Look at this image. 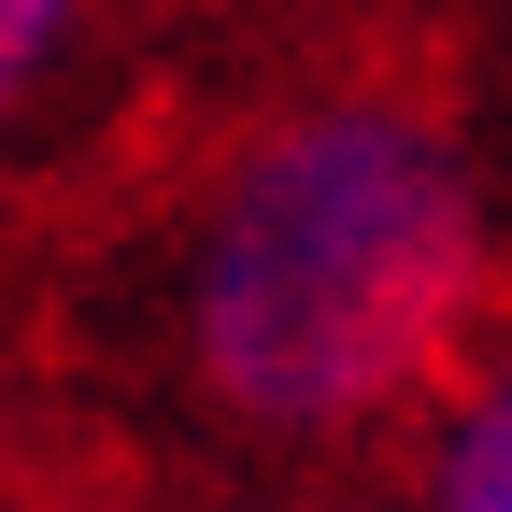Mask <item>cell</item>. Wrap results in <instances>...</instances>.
<instances>
[{"label": "cell", "mask_w": 512, "mask_h": 512, "mask_svg": "<svg viewBox=\"0 0 512 512\" xmlns=\"http://www.w3.org/2000/svg\"><path fill=\"white\" fill-rule=\"evenodd\" d=\"M441 512H512V370L470 399V427L441 441Z\"/></svg>", "instance_id": "cell-2"}, {"label": "cell", "mask_w": 512, "mask_h": 512, "mask_svg": "<svg viewBox=\"0 0 512 512\" xmlns=\"http://www.w3.org/2000/svg\"><path fill=\"white\" fill-rule=\"evenodd\" d=\"M57 29H72V0H0V128H15V100L43 86V57H57Z\"/></svg>", "instance_id": "cell-3"}, {"label": "cell", "mask_w": 512, "mask_h": 512, "mask_svg": "<svg viewBox=\"0 0 512 512\" xmlns=\"http://www.w3.org/2000/svg\"><path fill=\"white\" fill-rule=\"evenodd\" d=\"M470 299H484V228L456 143L399 100H328L228 171L185 328L228 413L370 427L456 356Z\"/></svg>", "instance_id": "cell-1"}]
</instances>
